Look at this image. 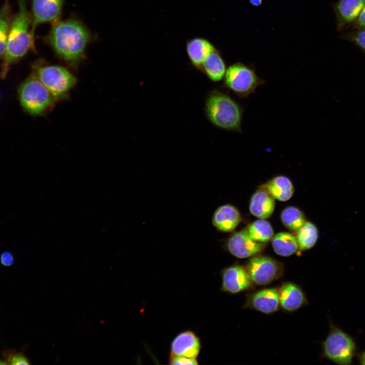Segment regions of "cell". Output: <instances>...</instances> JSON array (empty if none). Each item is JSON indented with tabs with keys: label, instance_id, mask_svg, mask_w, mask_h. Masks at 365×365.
<instances>
[{
	"label": "cell",
	"instance_id": "f546056e",
	"mask_svg": "<svg viewBox=\"0 0 365 365\" xmlns=\"http://www.w3.org/2000/svg\"><path fill=\"white\" fill-rule=\"evenodd\" d=\"M0 262L5 266H10L14 264L15 258L11 252L5 251L0 256Z\"/></svg>",
	"mask_w": 365,
	"mask_h": 365
},
{
	"label": "cell",
	"instance_id": "d6986e66",
	"mask_svg": "<svg viewBox=\"0 0 365 365\" xmlns=\"http://www.w3.org/2000/svg\"><path fill=\"white\" fill-rule=\"evenodd\" d=\"M261 188L265 190L274 199L281 201L289 200L295 191L293 184L289 178L282 175L273 178Z\"/></svg>",
	"mask_w": 365,
	"mask_h": 365
},
{
	"label": "cell",
	"instance_id": "1f68e13d",
	"mask_svg": "<svg viewBox=\"0 0 365 365\" xmlns=\"http://www.w3.org/2000/svg\"><path fill=\"white\" fill-rule=\"evenodd\" d=\"M249 1L251 5L259 6L262 3L263 0H249Z\"/></svg>",
	"mask_w": 365,
	"mask_h": 365
},
{
	"label": "cell",
	"instance_id": "d4e9b609",
	"mask_svg": "<svg viewBox=\"0 0 365 365\" xmlns=\"http://www.w3.org/2000/svg\"><path fill=\"white\" fill-rule=\"evenodd\" d=\"M247 230L253 240L261 243L268 241L274 235L272 227L265 219L259 218L250 224Z\"/></svg>",
	"mask_w": 365,
	"mask_h": 365
},
{
	"label": "cell",
	"instance_id": "4dcf8cb0",
	"mask_svg": "<svg viewBox=\"0 0 365 365\" xmlns=\"http://www.w3.org/2000/svg\"><path fill=\"white\" fill-rule=\"evenodd\" d=\"M356 356L359 363L365 365V350L359 353L357 352Z\"/></svg>",
	"mask_w": 365,
	"mask_h": 365
},
{
	"label": "cell",
	"instance_id": "277c9868",
	"mask_svg": "<svg viewBox=\"0 0 365 365\" xmlns=\"http://www.w3.org/2000/svg\"><path fill=\"white\" fill-rule=\"evenodd\" d=\"M18 96L23 110L31 116H42L58 100L32 71L19 86Z\"/></svg>",
	"mask_w": 365,
	"mask_h": 365
},
{
	"label": "cell",
	"instance_id": "6da1fadb",
	"mask_svg": "<svg viewBox=\"0 0 365 365\" xmlns=\"http://www.w3.org/2000/svg\"><path fill=\"white\" fill-rule=\"evenodd\" d=\"M91 39L85 26L71 18L54 23L45 41L59 58L69 65L76 66L84 57Z\"/></svg>",
	"mask_w": 365,
	"mask_h": 365
},
{
	"label": "cell",
	"instance_id": "d6a6232c",
	"mask_svg": "<svg viewBox=\"0 0 365 365\" xmlns=\"http://www.w3.org/2000/svg\"><path fill=\"white\" fill-rule=\"evenodd\" d=\"M7 364V363L6 360H0V364Z\"/></svg>",
	"mask_w": 365,
	"mask_h": 365
},
{
	"label": "cell",
	"instance_id": "9a60e30c",
	"mask_svg": "<svg viewBox=\"0 0 365 365\" xmlns=\"http://www.w3.org/2000/svg\"><path fill=\"white\" fill-rule=\"evenodd\" d=\"M241 221V216L237 208L231 204H224L217 207L214 211L212 223L219 231L230 232L238 226Z\"/></svg>",
	"mask_w": 365,
	"mask_h": 365
},
{
	"label": "cell",
	"instance_id": "ffe728a7",
	"mask_svg": "<svg viewBox=\"0 0 365 365\" xmlns=\"http://www.w3.org/2000/svg\"><path fill=\"white\" fill-rule=\"evenodd\" d=\"M226 66L221 53L216 48L205 59L200 71L213 82H218L224 78Z\"/></svg>",
	"mask_w": 365,
	"mask_h": 365
},
{
	"label": "cell",
	"instance_id": "603a6c76",
	"mask_svg": "<svg viewBox=\"0 0 365 365\" xmlns=\"http://www.w3.org/2000/svg\"><path fill=\"white\" fill-rule=\"evenodd\" d=\"M318 236L316 227L310 222H306L298 231L296 238L300 249L307 250L314 246Z\"/></svg>",
	"mask_w": 365,
	"mask_h": 365
},
{
	"label": "cell",
	"instance_id": "7a4b0ae2",
	"mask_svg": "<svg viewBox=\"0 0 365 365\" xmlns=\"http://www.w3.org/2000/svg\"><path fill=\"white\" fill-rule=\"evenodd\" d=\"M18 11L13 16L5 55L1 64L0 78L4 80L11 67L35 50L34 36L31 33V14L27 9L26 0H18Z\"/></svg>",
	"mask_w": 365,
	"mask_h": 365
},
{
	"label": "cell",
	"instance_id": "4316f807",
	"mask_svg": "<svg viewBox=\"0 0 365 365\" xmlns=\"http://www.w3.org/2000/svg\"><path fill=\"white\" fill-rule=\"evenodd\" d=\"M6 361L9 364H29V360L22 353L9 351L5 353Z\"/></svg>",
	"mask_w": 365,
	"mask_h": 365
},
{
	"label": "cell",
	"instance_id": "8fae6325",
	"mask_svg": "<svg viewBox=\"0 0 365 365\" xmlns=\"http://www.w3.org/2000/svg\"><path fill=\"white\" fill-rule=\"evenodd\" d=\"M222 291L236 294L250 288L252 281L245 268L233 265L222 270L221 272Z\"/></svg>",
	"mask_w": 365,
	"mask_h": 365
},
{
	"label": "cell",
	"instance_id": "9c48e42d",
	"mask_svg": "<svg viewBox=\"0 0 365 365\" xmlns=\"http://www.w3.org/2000/svg\"><path fill=\"white\" fill-rule=\"evenodd\" d=\"M64 0H32L31 33L34 36L36 27L44 23H55L60 17Z\"/></svg>",
	"mask_w": 365,
	"mask_h": 365
},
{
	"label": "cell",
	"instance_id": "cb8c5ba5",
	"mask_svg": "<svg viewBox=\"0 0 365 365\" xmlns=\"http://www.w3.org/2000/svg\"><path fill=\"white\" fill-rule=\"evenodd\" d=\"M281 221L288 229L297 231L307 221L303 212L295 206L285 208L280 214Z\"/></svg>",
	"mask_w": 365,
	"mask_h": 365
},
{
	"label": "cell",
	"instance_id": "5bb4252c",
	"mask_svg": "<svg viewBox=\"0 0 365 365\" xmlns=\"http://www.w3.org/2000/svg\"><path fill=\"white\" fill-rule=\"evenodd\" d=\"M364 5L365 0H338L333 3L337 29L341 31L351 24Z\"/></svg>",
	"mask_w": 365,
	"mask_h": 365
},
{
	"label": "cell",
	"instance_id": "ba28073f",
	"mask_svg": "<svg viewBox=\"0 0 365 365\" xmlns=\"http://www.w3.org/2000/svg\"><path fill=\"white\" fill-rule=\"evenodd\" d=\"M246 269L252 282L257 285H267L279 278L283 272L279 262L267 256L254 257L248 262Z\"/></svg>",
	"mask_w": 365,
	"mask_h": 365
},
{
	"label": "cell",
	"instance_id": "f1b7e54d",
	"mask_svg": "<svg viewBox=\"0 0 365 365\" xmlns=\"http://www.w3.org/2000/svg\"><path fill=\"white\" fill-rule=\"evenodd\" d=\"M349 27L350 29L365 28V5L362 8L356 20L346 28Z\"/></svg>",
	"mask_w": 365,
	"mask_h": 365
},
{
	"label": "cell",
	"instance_id": "8992f818",
	"mask_svg": "<svg viewBox=\"0 0 365 365\" xmlns=\"http://www.w3.org/2000/svg\"><path fill=\"white\" fill-rule=\"evenodd\" d=\"M32 70L58 100L66 97L77 83L76 77L61 66L44 64L39 61L32 64Z\"/></svg>",
	"mask_w": 365,
	"mask_h": 365
},
{
	"label": "cell",
	"instance_id": "30bf717a",
	"mask_svg": "<svg viewBox=\"0 0 365 365\" xmlns=\"http://www.w3.org/2000/svg\"><path fill=\"white\" fill-rule=\"evenodd\" d=\"M226 246L232 256L240 259L256 255L265 247L263 243L256 241L250 237L247 229L233 234L228 239Z\"/></svg>",
	"mask_w": 365,
	"mask_h": 365
},
{
	"label": "cell",
	"instance_id": "484cf974",
	"mask_svg": "<svg viewBox=\"0 0 365 365\" xmlns=\"http://www.w3.org/2000/svg\"><path fill=\"white\" fill-rule=\"evenodd\" d=\"M340 38L352 43L365 52V28L351 29L349 31L342 33Z\"/></svg>",
	"mask_w": 365,
	"mask_h": 365
},
{
	"label": "cell",
	"instance_id": "3957f363",
	"mask_svg": "<svg viewBox=\"0 0 365 365\" xmlns=\"http://www.w3.org/2000/svg\"><path fill=\"white\" fill-rule=\"evenodd\" d=\"M205 112L208 120L224 130L241 132L242 107L228 93L214 89L207 95Z\"/></svg>",
	"mask_w": 365,
	"mask_h": 365
},
{
	"label": "cell",
	"instance_id": "ac0fdd59",
	"mask_svg": "<svg viewBox=\"0 0 365 365\" xmlns=\"http://www.w3.org/2000/svg\"><path fill=\"white\" fill-rule=\"evenodd\" d=\"M275 206L274 198L265 190H257L252 195L249 209L254 216L261 218H269L272 214Z\"/></svg>",
	"mask_w": 365,
	"mask_h": 365
},
{
	"label": "cell",
	"instance_id": "52a82bcc",
	"mask_svg": "<svg viewBox=\"0 0 365 365\" xmlns=\"http://www.w3.org/2000/svg\"><path fill=\"white\" fill-rule=\"evenodd\" d=\"M224 78L226 87L240 98L248 97L265 82L253 69L239 62L227 68Z\"/></svg>",
	"mask_w": 365,
	"mask_h": 365
},
{
	"label": "cell",
	"instance_id": "7402d4cb",
	"mask_svg": "<svg viewBox=\"0 0 365 365\" xmlns=\"http://www.w3.org/2000/svg\"><path fill=\"white\" fill-rule=\"evenodd\" d=\"M13 16L11 5L6 0L0 8V59L5 55L8 38Z\"/></svg>",
	"mask_w": 365,
	"mask_h": 365
},
{
	"label": "cell",
	"instance_id": "44dd1931",
	"mask_svg": "<svg viewBox=\"0 0 365 365\" xmlns=\"http://www.w3.org/2000/svg\"><path fill=\"white\" fill-rule=\"evenodd\" d=\"M272 245L274 251L282 257H288L299 249L296 237L287 232H279L272 238Z\"/></svg>",
	"mask_w": 365,
	"mask_h": 365
},
{
	"label": "cell",
	"instance_id": "7c38bea8",
	"mask_svg": "<svg viewBox=\"0 0 365 365\" xmlns=\"http://www.w3.org/2000/svg\"><path fill=\"white\" fill-rule=\"evenodd\" d=\"M280 305L278 290L275 288L262 289L247 297L243 307L256 310L265 314L277 311Z\"/></svg>",
	"mask_w": 365,
	"mask_h": 365
},
{
	"label": "cell",
	"instance_id": "2e32d148",
	"mask_svg": "<svg viewBox=\"0 0 365 365\" xmlns=\"http://www.w3.org/2000/svg\"><path fill=\"white\" fill-rule=\"evenodd\" d=\"M278 294L280 305L288 312L297 310L307 303L302 289L294 283H283L278 290Z\"/></svg>",
	"mask_w": 365,
	"mask_h": 365
},
{
	"label": "cell",
	"instance_id": "4fadbf2b",
	"mask_svg": "<svg viewBox=\"0 0 365 365\" xmlns=\"http://www.w3.org/2000/svg\"><path fill=\"white\" fill-rule=\"evenodd\" d=\"M201 349L199 338L193 331L187 330L179 333L172 340L170 355L196 358Z\"/></svg>",
	"mask_w": 365,
	"mask_h": 365
},
{
	"label": "cell",
	"instance_id": "83f0119b",
	"mask_svg": "<svg viewBox=\"0 0 365 365\" xmlns=\"http://www.w3.org/2000/svg\"><path fill=\"white\" fill-rule=\"evenodd\" d=\"M169 364L182 365H197L198 362L196 358H190L182 356L169 355Z\"/></svg>",
	"mask_w": 365,
	"mask_h": 365
},
{
	"label": "cell",
	"instance_id": "836d02e7",
	"mask_svg": "<svg viewBox=\"0 0 365 365\" xmlns=\"http://www.w3.org/2000/svg\"><path fill=\"white\" fill-rule=\"evenodd\" d=\"M0 97H1V94H0Z\"/></svg>",
	"mask_w": 365,
	"mask_h": 365
},
{
	"label": "cell",
	"instance_id": "5b68a950",
	"mask_svg": "<svg viewBox=\"0 0 365 365\" xmlns=\"http://www.w3.org/2000/svg\"><path fill=\"white\" fill-rule=\"evenodd\" d=\"M330 331L322 342L323 356L337 364H352L357 353L356 341L330 321Z\"/></svg>",
	"mask_w": 365,
	"mask_h": 365
},
{
	"label": "cell",
	"instance_id": "e0dca14e",
	"mask_svg": "<svg viewBox=\"0 0 365 365\" xmlns=\"http://www.w3.org/2000/svg\"><path fill=\"white\" fill-rule=\"evenodd\" d=\"M186 47L187 54L191 64L199 70L205 59L215 49L209 41L200 37L188 40Z\"/></svg>",
	"mask_w": 365,
	"mask_h": 365
}]
</instances>
